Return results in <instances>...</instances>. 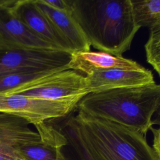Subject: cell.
I'll use <instances>...</instances> for the list:
<instances>
[{"label":"cell","mask_w":160,"mask_h":160,"mask_svg":"<svg viewBox=\"0 0 160 160\" xmlns=\"http://www.w3.org/2000/svg\"><path fill=\"white\" fill-rule=\"evenodd\" d=\"M72 16L91 46L115 56L131 48L140 29L131 0H70Z\"/></svg>","instance_id":"cell-1"},{"label":"cell","mask_w":160,"mask_h":160,"mask_svg":"<svg viewBox=\"0 0 160 160\" xmlns=\"http://www.w3.org/2000/svg\"><path fill=\"white\" fill-rule=\"evenodd\" d=\"M63 128L76 134L96 160H159L145 136L116 122L78 111Z\"/></svg>","instance_id":"cell-2"},{"label":"cell","mask_w":160,"mask_h":160,"mask_svg":"<svg viewBox=\"0 0 160 160\" xmlns=\"http://www.w3.org/2000/svg\"><path fill=\"white\" fill-rule=\"evenodd\" d=\"M160 104V84L122 88L91 92L78 102V111L107 119L144 136L152 127Z\"/></svg>","instance_id":"cell-3"},{"label":"cell","mask_w":160,"mask_h":160,"mask_svg":"<svg viewBox=\"0 0 160 160\" xmlns=\"http://www.w3.org/2000/svg\"><path fill=\"white\" fill-rule=\"evenodd\" d=\"M8 94L78 104L89 91L86 76L76 71L66 69L40 77Z\"/></svg>","instance_id":"cell-4"},{"label":"cell","mask_w":160,"mask_h":160,"mask_svg":"<svg viewBox=\"0 0 160 160\" xmlns=\"http://www.w3.org/2000/svg\"><path fill=\"white\" fill-rule=\"evenodd\" d=\"M71 102L32 98L18 94H0V112L21 118L34 126L64 117L77 107Z\"/></svg>","instance_id":"cell-5"},{"label":"cell","mask_w":160,"mask_h":160,"mask_svg":"<svg viewBox=\"0 0 160 160\" xmlns=\"http://www.w3.org/2000/svg\"><path fill=\"white\" fill-rule=\"evenodd\" d=\"M71 54L64 51L0 49V76L22 71H61L69 69Z\"/></svg>","instance_id":"cell-6"},{"label":"cell","mask_w":160,"mask_h":160,"mask_svg":"<svg viewBox=\"0 0 160 160\" xmlns=\"http://www.w3.org/2000/svg\"><path fill=\"white\" fill-rule=\"evenodd\" d=\"M0 49L61 51L28 28L13 12L10 0H0Z\"/></svg>","instance_id":"cell-7"},{"label":"cell","mask_w":160,"mask_h":160,"mask_svg":"<svg viewBox=\"0 0 160 160\" xmlns=\"http://www.w3.org/2000/svg\"><path fill=\"white\" fill-rule=\"evenodd\" d=\"M11 6L15 15L36 36L59 51L72 53L69 43L38 8L35 0L11 1Z\"/></svg>","instance_id":"cell-8"},{"label":"cell","mask_w":160,"mask_h":160,"mask_svg":"<svg viewBox=\"0 0 160 160\" xmlns=\"http://www.w3.org/2000/svg\"><path fill=\"white\" fill-rule=\"evenodd\" d=\"M89 93L113 89L130 88L155 84L151 71L112 69L86 76Z\"/></svg>","instance_id":"cell-9"},{"label":"cell","mask_w":160,"mask_h":160,"mask_svg":"<svg viewBox=\"0 0 160 160\" xmlns=\"http://www.w3.org/2000/svg\"><path fill=\"white\" fill-rule=\"evenodd\" d=\"M68 67L69 69L82 72L86 76L112 69L137 70L144 68L136 61L122 56L90 50L72 52Z\"/></svg>","instance_id":"cell-10"},{"label":"cell","mask_w":160,"mask_h":160,"mask_svg":"<svg viewBox=\"0 0 160 160\" xmlns=\"http://www.w3.org/2000/svg\"><path fill=\"white\" fill-rule=\"evenodd\" d=\"M40 11L50 20L60 34L67 41L74 52L89 51L91 44L81 28L72 16L71 12L54 9L43 0H35Z\"/></svg>","instance_id":"cell-11"},{"label":"cell","mask_w":160,"mask_h":160,"mask_svg":"<svg viewBox=\"0 0 160 160\" xmlns=\"http://www.w3.org/2000/svg\"><path fill=\"white\" fill-rule=\"evenodd\" d=\"M41 141L37 131L26 120L14 115L0 112V147H21Z\"/></svg>","instance_id":"cell-12"},{"label":"cell","mask_w":160,"mask_h":160,"mask_svg":"<svg viewBox=\"0 0 160 160\" xmlns=\"http://www.w3.org/2000/svg\"><path fill=\"white\" fill-rule=\"evenodd\" d=\"M136 23L149 29L160 22V0H131Z\"/></svg>","instance_id":"cell-13"},{"label":"cell","mask_w":160,"mask_h":160,"mask_svg":"<svg viewBox=\"0 0 160 160\" xmlns=\"http://www.w3.org/2000/svg\"><path fill=\"white\" fill-rule=\"evenodd\" d=\"M28 160H67L61 148L42 142L25 144L18 148Z\"/></svg>","instance_id":"cell-14"},{"label":"cell","mask_w":160,"mask_h":160,"mask_svg":"<svg viewBox=\"0 0 160 160\" xmlns=\"http://www.w3.org/2000/svg\"><path fill=\"white\" fill-rule=\"evenodd\" d=\"M58 72V71H57ZM55 71H22L0 76V94H8L20 86Z\"/></svg>","instance_id":"cell-15"},{"label":"cell","mask_w":160,"mask_h":160,"mask_svg":"<svg viewBox=\"0 0 160 160\" xmlns=\"http://www.w3.org/2000/svg\"><path fill=\"white\" fill-rule=\"evenodd\" d=\"M147 62L160 77V22L149 28V38L144 44Z\"/></svg>","instance_id":"cell-16"},{"label":"cell","mask_w":160,"mask_h":160,"mask_svg":"<svg viewBox=\"0 0 160 160\" xmlns=\"http://www.w3.org/2000/svg\"><path fill=\"white\" fill-rule=\"evenodd\" d=\"M59 130L64 135L68 144L72 146L80 160H96L84 144L76 134L64 128Z\"/></svg>","instance_id":"cell-17"},{"label":"cell","mask_w":160,"mask_h":160,"mask_svg":"<svg viewBox=\"0 0 160 160\" xmlns=\"http://www.w3.org/2000/svg\"><path fill=\"white\" fill-rule=\"evenodd\" d=\"M0 160H28L18 147H0Z\"/></svg>","instance_id":"cell-18"},{"label":"cell","mask_w":160,"mask_h":160,"mask_svg":"<svg viewBox=\"0 0 160 160\" xmlns=\"http://www.w3.org/2000/svg\"><path fill=\"white\" fill-rule=\"evenodd\" d=\"M44 2L50 7L59 11L71 12L70 0H43Z\"/></svg>","instance_id":"cell-19"},{"label":"cell","mask_w":160,"mask_h":160,"mask_svg":"<svg viewBox=\"0 0 160 160\" xmlns=\"http://www.w3.org/2000/svg\"><path fill=\"white\" fill-rule=\"evenodd\" d=\"M150 130L151 131L153 136V142L152 147L154 149L160 160V125H159L158 128H157L152 127Z\"/></svg>","instance_id":"cell-20"},{"label":"cell","mask_w":160,"mask_h":160,"mask_svg":"<svg viewBox=\"0 0 160 160\" xmlns=\"http://www.w3.org/2000/svg\"><path fill=\"white\" fill-rule=\"evenodd\" d=\"M152 124L153 125L157 124V125H160V104L155 114L153 116L152 118Z\"/></svg>","instance_id":"cell-21"}]
</instances>
